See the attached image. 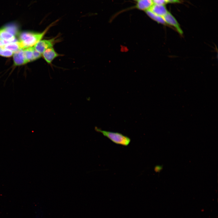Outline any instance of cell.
Returning a JSON list of instances; mask_svg holds the SVG:
<instances>
[{
    "instance_id": "obj_1",
    "label": "cell",
    "mask_w": 218,
    "mask_h": 218,
    "mask_svg": "<svg viewBox=\"0 0 218 218\" xmlns=\"http://www.w3.org/2000/svg\"><path fill=\"white\" fill-rule=\"evenodd\" d=\"M56 22L52 23L41 32L25 31L21 33L19 35V40L18 41L21 49L34 46L41 39L50 28Z\"/></svg>"
},
{
    "instance_id": "obj_2",
    "label": "cell",
    "mask_w": 218,
    "mask_h": 218,
    "mask_svg": "<svg viewBox=\"0 0 218 218\" xmlns=\"http://www.w3.org/2000/svg\"><path fill=\"white\" fill-rule=\"evenodd\" d=\"M95 130L97 132L101 133L104 136L117 144L127 146L131 141L129 137L120 133L103 130L97 127H95Z\"/></svg>"
},
{
    "instance_id": "obj_3",
    "label": "cell",
    "mask_w": 218,
    "mask_h": 218,
    "mask_svg": "<svg viewBox=\"0 0 218 218\" xmlns=\"http://www.w3.org/2000/svg\"><path fill=\"white\" fill-rule=\"evenodd\" d=\"M58 41V38L56 37L49 39L41 40L34 47L37 51L42 54L46 49L53 47Z\"/></svg>"
},
{
    "instance_id": "obj_4",
    "label": "cell",
    "mask_w": 218,
    "mask_h": 218,
    "mask_svg": "<svg viewBox=\"0 0 218 218\" xmlns=\"http://www.w3.org/2000/svg\"><path fill=\"white\" fill-rule=\"evenodd\" d=\"M162 17L167 25L174 27L180 35H182L183 34V32L180 24L171 13L168 12L166 15Z\"/></svg>"
},
{
    "instance_id": "obj_5",
    "label": "cell",
    "mask_w": 218,
    "mask_h": 218,
    "mask_svg": "<svg viewBox=\"0 0 218 218\" xmlns=\"http://www.w3.org/2000/svg\"><path fill=\"white\" fill-rule=\"evenodd\" d=\"M24 54L28 62L35 61L41 57L42 54L37 51L34 46L23 49Z\"/></svg>"
},
{
    "instance_id": "obj_6",
    "label": "cell",
    "mask_w": 218,
    "mask_h": 218,
    "mask_svg": "<svg viewBox=\"0 0 218 218\" xmlns=\"http://www.w3.org/2000/svg\"><path fill=\"white\" fill-rule=\"evenodd\" d=\"M59 55L53 47L46 49L42 54L44 59L48 64H51L53 61Z\"/></svg>"
},
{
    "instance_id": "obj_7",
    "label": "cell",
    "mask_w": 218,
    "mask_h": 218,
    "mask_svg": "<svg viewBox=\"0 0 218 218\" xmlns=\"http://www.w3.org/2000/svg\"><path fill=\"white\" fill-rule=\"evenodd\" d=\"M14 64L15 65H21L25 64L28 62L26 60L23 49H21L15 52L13 54Z\"/></svg>"
},
{
    "instance_id": "obj_8",
    "label": "cell",
    "mask_w": 218,
    "mask_h": 218,
    "mask_svg": "<svg viewBox=\"0 0 218 218\" xmlns=\"http://www.w3.org/2000/svg\"><path fill=\"white\" fill-rule=\"evenodd\" d=\"M154 13L163 17L168 12L165 5L154 4L149 9Z\"/></svg>"
},
{
    "instance_id": "obj_9",
    "label": "cell",
    "mask_w": 218,
    "mask_h": 218,
    "mask_svg": "<svg viewBox=\"0 0 218 218\" xmlns=\"http://www.w3.org/2000/svg\"><path fill=\"white\" fill-rule=\"evenodd\" d=\"M137 2L136 8L145 11L149 10L154 4L153 0H138Z\"/></svg>"
},
{
    "instance_id": "obj_10",
    "label": "cell",
    "mask_w": 218,
    "mask_h": 218,
    "mask_svg": "<svg viewBox=\"0 0 218 218\" xmlns=\"http://www.w3.org/2000/svg\"><path fill=\"white\" fill-rule=\"evenodd\" d=\"M15 36L8 32L3 27L0 29V40L12 42H15Z\"/></svg>"
},
{
    "instance_id": "obj_11",
    "label": "cell",
    "mask_w": 218,
    "mask_h": 218,
    "mask_svg": "<svg viewBox=\"0 0 218 218\" xmlns=\"http://www.w3.org/2000/svg\"><path fill=\"white\" fill-rule=\"evenodd\" d=\"M145 12L149 17L158 23L167 25L162 17L154 13L149 10L145 11Z\"/></svg>"
},
{
    "instance_id": "obj_12",
    "label": "cell",
    "mask_w": 218,
    "mask_h": 218,
    "mask_svg": "<svg viewBox=\"0 0 218 218\" xmlns=\"http://www.w3.org/2000/svg\"><path fill=\"white\" fill-rule=\"evenodd\" d=\"M2 48L11 50L14 53L21 49L18 41L9 43L5 45Z\"/></svg>"
},
{
    "instance_id": "obj_13",
    "label": "cell",
    "mask_w": 218,
    "mask_h": 218,
    "mask_svg": "<svg viewBox=\"0 0 218 218\" xmlns=\"http://www.w3.org/2000/svg\"><path fill=\"white\" fill-rule=\"evenodd\" d=\"M3 28L14 36L17 34L18 31L17 26L15 23H12L7 25Z\"/></svg>"
},
{
    "instance_id": "obj_14",
    "label": "cell",
    "mask_w": 218,
    "mask_h": 218,
    "mask_svg": "<svg viewBox=\"0 0 218 218\" xmlns=\"http://www.w3.org/2000/svg\"><path fill=\"white\" fill-rule=\"evenodd\" d=\"M14 53L12 51L4 48L0 49V55L2 56L10 57L13 55Z\"/></svg>"
},
{
    "instance_id": "obj_15",
    "label": "cell",
    "mask_w": 218,
    "mask_h": 218,
    "mask_svg": "<svg viewBox=\"0 0 218 218\" xmlns=\"http://www.w3.org/2000/svg\"><path fill=\"white\" fill-rule=\"evenodd\" d=\"M153 1L154 4L157 5H165L167 3L166 0H153Z\"/></svg>"
},
{
    "instance_id": "obj_16",
    "label": "cell",
    "mask_w": 218,
    "mask_h": 218,
    "mask_svg": "<svg viewBox=\"0 0 218 218\" xmlns=\"http://www.w3.org/2000/svg\"><path fill=\"white\" fill-rule=\"evenodd\" d=\"M163 168L162 165H157L155 167L154 170L157 172H160L163 169Z\"/></svg>"
},
{
    "instance_id": "obj_17",
    "label": "cell",
    "mask_w": 218,
    "mask_h": 218,
    "mask_svg": "<svg viewBox=\"0 0 218 218\" xmlns=\"http://www.w3.org/2000/svg\"><path fill=\"white\" fill-rule=\"evenodd\" d=\"M135 1H137L138 0H133Z\"/></svg>"
},
{
    "instance_id": "obj_18",
    "label": "cell",
    "mask_w": 218,
    "mask_h": 218,
    "mask_svg": "<svg viewBox=\"0 0 218 218\" xmlns=\"http://www.w3.org/2000/svg\"><path fill=\"white\" fill-rule=\"evenodd\" d=\"M1 48V47H0V49Z\"/></svg>"
},
{
    "instance_id": "obj_19",
    "label": "cell",
    "mask_w": 218,
    "mask_h": 218,
    "mask_svg": "<svg viewBox=\"0 0 218 218\" xmlns=\"http://www.w3.org/2000/svg\"><path fill=\"white\" fill-rule=\"evenodd\" d=\"M166 0L167 2V0Z\"/></svg>"
}]
</instances>
